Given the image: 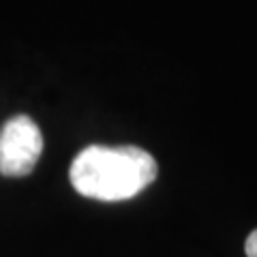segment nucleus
Wrapping results in <instances>:
<instances>
[{
  "instance_id": "1",
  "label": "nucleus",
  "mask_w": 257,
  "mask_h": 257,
  "mask_svg": "<svg viewBox=\"0 0 257 257\" xmlns=\"http://www.w3.org/2000/svg\"><path fill=\"white\" fill-rule=\"evenodd\" d=\"M157 172L155 157L138 146H88L73 159L69 178L84 197L122 202L155 182Z\"/></svg>"
},
{
  "instance_id": "3",
  "label": "nucleus",
  "mask_w": 257,
  "mask_h": 257,
  "mask_svg": "<svg viewBox=\"0 0 257 257\" xmlns=\"http://www.w3.org/2000/svg\"><path fill=\"white\" fill-rule=\"evenodd\" d=\"M244 253H246V257H257V229H253L251 234H248L246 242H244Z\"/></svg>"
},
{
  "instance_id": "2",
  "label": "nucleus",
  "mask_w": 257,
  "mask_h": 257,
  "mask_svg": "<svg viewBox=\"0 0 257 257\" xmlns=\"http://www.w3.org/2000/svg\"><path fill=\"white\" fill-rule=\"evenodd\" d=\"M43 152V135L26 114L13 116L0 128V174L26 176L35 170Z\"/></svg>"
}]
</instances>
